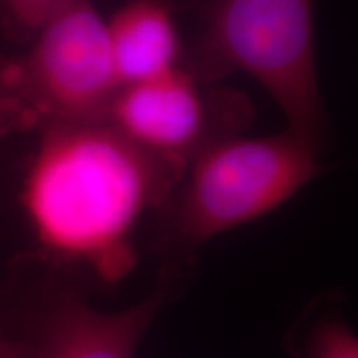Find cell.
I'll list each match as a JSON object with an SVG mask.
<instances>
[{
	"instance_id": "6da1fadb",
	"label": "cell",
	"mask_w": 358,
	"mask_h": 358,
	"mask_svg": "<svg viewBox=\"0 0 358 358\" xmlns=\"http://www.w3.org/2000/svg\"><path fill=\"white\" fill-rule=\"evenodd\" d=\"M22 203L53 261L78 264L108 284L136 264L141 219L171 201L185 171L108 122L40 129Z\"/></svg>"
},
{
	"instance_id": "7a4b0ae2",
	"label": "cell",
	"mask_w": 358,
	"mask_h": 358,
	"mask_svg": "<svg viewBox=\"0 0 358 358\" xmlns=\"http://www.w3.org/2000/svg\"><path fill=\"white\" fill-rule=\"evenodd\" d=\"M315 0H206L181 66L203 83L245 71L274 98L287 129L322 148L329 133L313 34Z\"/></svg>"
},
{
	"instance_id": "3957f363",
	"label": "cell",
	"mask_w": 358,
	"mask_h": 358,
	"mask_svg": "<svg viewBox=\"0 0 358 358\" xmlns=\"http://www.w3.org/2000/svg\"><path fill=\"white\" fill-rule=\"evenodd\" d=\"M29 43L0 60V136L108 120L122 85L106 22L90 0H65Z\"/></svg>"
},
{
	"instance_id": "277c9868",
	"label": "cell",
	"mask_w": 358,
	"mask_h": 358,
	"mask_svg": "<svg viewBox=\"0 0 358 358\" xmlns=\"http://www.w3.org/2000/svg\"><path fill=\"white\" fill-rule=\"evenodd\" d=\"M319 148L289 129L274 136L232 134L191 161L171 201L173 239L199 248L275 211L322 173Z\"/></svg>"
},
{
	"instance_id": "5b68a950",
	"label": "cell",
	"mask_w": 358,
	"mask_h": 358,
	"mask_svg": "<svg viewBox=\"0 0 358 358\" xmlns=\"http://www.w3.org/2000/svg\"><path fill=\"white\" fill-rule=\"evenodd\" d=\"M252 120L243 93L198 82L179 69L120 88L106 122L143 150L182 171L217 140L239 134Z\"/></svg>"
},
{
	"instance_id": "8992f818",
	"label": "cell",
	"mask_w": 358,
	"mask_h": 358,
	"mask_svg": "<svg viewBox=\"0 0 358 358\" xmlns=\"http://www.w3.org/2000/svg\"><path fill=\"white\" fill-rule=\"evenodd\" d=\"M166 301L168 290L159 289L122 310L103 312L73 294L57 297L29 342L34 358H136Z\"/></svg>"
},
{
	"instance_id": "52a82bcc",
	"label": "cell",
	"mask_w": 358,
	"mask_h": 358,
	"mask_svg": "<svg viewBox=\"0 0 358 358\" xmlns=\"http://www.w3.org/2000/svg\"><path fill=\"white\" fill-rule=\"evenodd\" d=\"M111 58L122 87L179 69L182 45L171 0H133L106 22Z\"/></svg>"
},
{
	"instance_id": "ba28073f",
	"label": "cell",
	"mask_w": 358,
	"mask_h": 358,
	"mask_svg": "<svg viewBox=\"0 0 358 358\" xmlns=\"http://www.w3.org/2000/svg\"><path fill=\"white\" fill-rule=\"evenodd\" d=\"M65 0H0V29L10 42L29 43Z\"/></svg>"
},
{
	"instance_id": "9c48e42d",
	"label": "cell",
	"mask_w": 358,
	"mask_h": 358,
	"mask_svg": "<svg viewBox=\"0 0 358 358\" xmlns=\"http://www.w3.org/2000/svg\"><path fill=\"white\" fill-rule=\"evenodd\" d=\"M308 358H358V340L342 320L320 322L312 332Z\"/></svg>"
},
{
	"instance_id": "30bf717a",
	"label": "cell",
	"mask_w": 358,
	"mask_h": 358,
	"mask_svg": "<svg viewBox=\"0 0 358 358\" xmlns=\"http://www.w3.org/2000/svg\"><path fill=\"white\" fill-rule=\"evenodd\" d=\"M0 358H34V352L29 342L8 337L0 329Z\"/></svg>"
}]
</instances>
